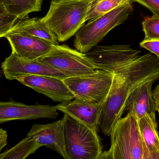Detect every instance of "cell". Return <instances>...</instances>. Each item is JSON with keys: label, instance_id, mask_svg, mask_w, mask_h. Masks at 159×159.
<instances>
[{"label": "cell", "instance_id": "cell-26", "mask_svg": "<svg viewBox=\"0 0 159 159\" xmlns=\"http://www.w3.org/2000/svg\"><path fill=\"white\" fill-rule=\"evenodd\" d=\"M143 159H159V148L153 152H149L144 149Z\"/></svg>", "mask_w": 159, "mask_h": 159}, {"label": "cell", "instance_id": "cell-15", "mask_svg": "<svg viewBox=\"0 0 159 159\" xmlns=\"http://www.w3.org/2000/svg\"><path fill=\"white\" fill-rule=\"evenodd\" d=\"M14 32L27 34L45 40L53 45H59L58 41L55 34L41 18H26L19 20L8 33Z\"/></svg>", "mask_w": 159, "mask_h": 159}, {"label": "cell", "instance_id": "cell-28", "mask_svg": "<svg viewBox=\"0 0 159 159\" xmlns=\"http://www.w3.org/2000/svg\"><path fill=\"white\" fill-rule=\"evenodd\" d=\"M98 159H114L111 149L103 152Z\"/></svg>", "mask_w": 159, "mask_h": 159}, {"label": "cell", "instance_id": "cell-19", "mask_svg": "<svg viewBox=\"0 0 159 159\" xmlns=\"http://www.w3.org/2000/svg\"><path fill=\"white\" fill-rule=\"evenodd\" d=\"M129 114V142L131 152L133 159H143L144 148L139 130L138 119L131 112Z\"/></svg>", "mask_w": 159, "mask_h": 159}, {"label": "cell", "instance_id": "cell-10", "mask_svg": "<svg viewBox=\"0 0 159 159\" xmlns=\"http://www.w3.org/2000/svg\"><path fill=\"white\" fill-rule=\"evenodd\" d=\"M45 146L57 152L64 159H69L64 139V119L48 124H34L27 136Z\"/></svg>", "mask_w": 159, "mask_h": 159}, {"label": "cell", "instance_id": "cell-5", "mask_svg": "<svg viewBox=\"0 0 159 159\" xmlns=\"http://www.w3.org/2000/svg\"><path fill=\"white\" fill-rule=\"evenodd\" d=\"M38 60L68 77L93 74L100 70L86 54L65 44L52 46L50 51Z\"/></svg>", "mask_w": 159, "mask_h": 159}, {"label": "cell", "instance_id": "cell-16", "mask_svg": "<svg viewBox=\"0 0 159 159\" xmlns=\"http://www.w3.org/2000/svg\"><path fill=\"white\" fill-rule=\"evenodd\" d=\"M144 149L153 152L159 148V136L157 120L145 115L138 120Z\"/></svg>", "mask_w": 159, "mask_h": 159}, {"label": "cell", "instance_id": "cell-20", "mask_svg": "<svg viewBox=\"0 0 159 159\" xmlns=\"http://www.w3.org/2000/svg\"><path fill=\"white\" fill-rule=\"evenodd\" d=\"M130 0H91L86 21L108 13Z\"/></svg>", "mask_w": 159, "mask_h": 159}, {"label": "cell", "instance_id": "cell-31", "mask_svg": "<svg viewBox=\"0 0 159 159\" xmlns=\"http://www.w3.org/2000/svg\"><path fill=\"white\" fill-rule=\"evenodd\" d=\"M0 5H2V0H0Z\"/></svg>", "mask_w": 159, "mask_h": 159}, {"label": "cell", "instance_id": "cell-24", "mask_svg": "<svg viewBox=\"0 0 159 159\" xmlns=\"http://www.w3.org/2000/svg\"><path fill=\"white\" fill-rule=\"evenodd\" d=\"M147 7L153 14V16L159 17V0H133Z\"/></svg>", "mask_w": 159, "mask_h": 159}, {"label": "cell", "instance_id": "cell-14", "mask_svg": "<svg viewBox=\"0 0 159 159\" xmlns=\"http://www.w3.org/2000/svg\"><path fill=\"white\" fill-rule=\"evenodd\" d=\"M130 115L120 118L111 133V147L114 159H133L129 142Z\"/></svg>", "mask_w": 159, "mask_h": 159}, {"label": "cell", "instance_id": "cell-23", "mask_svg": "<svg viewBox=\"0 0 159 159\" xmlns=\"http://www.w3.org/2000/svg\"><path fill=\"white\" fill-rule=\"evenodd\" d=\"M141 48H145L157 56L159 59V40H143L140 43Z\"/></svg>", "mask_w": 159, "mask_h": 159}, {"label": "cell", "instance_id": "cell-3", "mask_svg": "<svg viewBox=\"0 0 159 159\" xmlns=\"http://www.w3.org/2000/svg\"><path fill=\"white\" fill-rule=\"evenodd\" d=\"M133 2L130 0L108 13L89 20L75 34V49L87 54L96 47L111 30L127 20L133 12Z\"/></svg>", "mask_w": 159, "mask_h": 159}, {"label": "cell", "instance_id": "cell-25", "mask_svg": "<svg viewBox=\"0 0 159 159\" xmlns=\"http://www.w3.org/2000/svg\"><path fill=\"white\" fill-rule=\"evenodd\" d=\"M8 134L5 130L0 128V153L7 143Z\"/></svg>", "mask_w": 159, "mask_h": 159}, {"label": "cell", "instance_id": "cell-27", "mask_svg": "<svg viewBox=\"0 0 159 159\" xmlns=\"http://www.w3.org/2000/svg\"><path fill=\"white\" fill-rule=\"evenodd\" d=\"M152 94L156 106V111H157L159 116V84L152 91Z\"/></svg>", "mask_w": 159, "mask_h": 159}, {"label": "cell", "instance_id": "cell-6", "mask_svg": "<svg viewBox=\"0 0 159 159\" xmlns=\"http://www.w3.org/2000/svg\"><path fill=\"white\" fill-rule=\"evenodd\" d=\"M113 74L99 70L93 74L62 80L74 99L94 103L103 102L108 95Z\"/></svg>", "mask_w": 159, "mask_h": 159}, {"label": "cell", "instance_id": "cell-8", "mask_svg": "<svg viewBox=\"0 0 159 159\" xmlns=\"http://www.w3.org/2000/svg\"><path fill=\"white\" fill-rule=\"evenodd\" d=\"M58 115L55 106L49 105H28L16 102L12 98L8 102H0V124L15 120L55 119Z\"/></svg>", "mask_w": 159, "mask_h": 159}, {"label": "cell", "instance_id": "cell-11", "mask_svg": "<svg viewBox=\"0 0 159 159\" xmlns=\"http://www.w3.org/2000/svg\"><path fill=\"white\" fill-rule=\"evenodd\" d=\"M103 102L94 103L74 99L61 102L55 107L57 111L62 112L77 122L97 132Z\"/></svg>", "mask_w": 159, "mask_h": 159}, {"label": "cell", "instance_id": "cell-21", "mask_svg": "<svg viewBox=\"0 0 159 159\" xmlns=\"http://www.w3.org/2000/svg\"><path fill=\"white\" fill-rule=\"evenodd\" d=\"M142 25L145 34L143 40H159V17L154 16L146 17Z\"/></svg>", "mask_w": 159, "mask_h": 159}, {"label": "cell", "instance_id": "cell-29", "mask_svg": "<svg viewBox=\"0 0 159 159\" xmlns=\"http://www.w3.org/2000/svg\"><path fill=\"white\" fill-rule=\"evenodd\" d=\"M6 13H7V12L3 6L0 5V14H2Z\"/></svg>", "mask_w": 159, "mask_h": 159}, {"label": "cell", "instance_id": "cell-22", "mask_svg": "<svg viewBox=\"0 0 159 159\" xmlns=\"http://www.w3.org/2000/svg\"><path fill=\"white\" fill-rule=\"evenodd\" d=\"M18 20L16 16L9 13L0 14V38L5 37Z\"/></svg>", "mask_w": 159, "mask_h": 159}, {"label": "cell", "instance_id": "cell-2", "mask_svg": "<svg viewBox=\"0 0 159 159\" xmlns=\"http://www.w3.org/2000/svg\"><path fill=\"white\" fill-rule=\"evenodd\" d=\"M91 0H51L47 14L41 20L64 42L76 34L85 24Z\"/></svg>", "mask_w": 159, "mask_h": 159}, {"label": "cell", "instance_id": "cell-1", "mask_svg": "<svg viewBox=\"0 0 159 159\" xmlns=\"http://www.w3.org/2000/svg\"><path fill=\"white\" fill-rule=\"evenodd\" d=\"M159 79V60L151 54L140 56L113 74L108 95L103 102L98 126L105 135L110 136L113 128L125 112L130 93L145 82Z\"/></svg>", "mask_w": 159, "mask_h": 159}, {"label": "cell", "instance_id": "cell-4", "mask_svg": "<svg viewBox=\"0 0 159 159\" xmlns=\"http://www.w3.org/2000/svg\"><path fill=\"white\" fill-rule=\"evenodd\" d=\"M64 139L69 159H98L102 148L97 132L64 115Z\"/></svg>", "mask_w": 159, "mask_h": 159}, {"label": "cell", "instance_id": "cell-18", "mask_svg": "<svg viewBox=\"0 0 159 159\" xmlns=\"http://www.w3.org/2000/svg\"><path fill=\"white\" fill-rule=\"evenodd\" d=\"M41 147L36 141L27 136L13 147L0 153V159H26Z\"/></svg>", "mask_w": 159, "mask_h": 159}, {"label": "cell", "instance_id": "cell-7", "mask_svg": "<svg viewBox=\"0 0 159 159\" xmlns=\"http://www.w3.org/2000/svg\"><path fill=\"white\" fill-rule=\"evenodd\" d=\"M1 68L8 80H16L17 77L23 75H46L61 80L68 78L59 71L38 60L23 58L12 53L2 63Z\"/></svg>", "mask_w": 159, "mask_h": 159}, {"label": "cell", "instance_id": "cell-17", "mask_svg": "<svg viewBox=\"0 0 159 159\" xmlns=\"http://www.w3.org/2000/svg\"><path fill=\"white\" fill-rule=\"evenodd\" d=\"M7 12L19 20L26 18L30 13L41 10L43 0H2Z\"/></svg>", "mask_w": 159, "mask_h": 159}, {"label": "cell", "instance_id": "cell-30", "mask_svg": "<svg viewBox=\"0 0 159 159\" xmlns=\"http://www.w3.org/2000/svg\"><path fill=\"white\" fill-rule=\"evenodd\" d=\"M3 75V72L2 70H0V79L2 77Z\"/></svg>", "mask_w": 159, "mask_h": 159}, {"label": "cell", "instance_id": "cell-13", "mask_svg": "<svg viewBox=\"0 0 159 159\" xmlns=\"http://www.w3.org/2000/svg\"><path fill=\"white\" fill-rule=\"evenodd\" d=\"M159 79L150 80L134 90L126 102L125 112L133 113L138 120L145 115H148L153 119L157 120L152 88L154 82Z\"/></svg>", "mask_w": 159, "mask_h": 159}, {"label": "cell", "instance_id": "cell-12", "mask_svg": "<svg viewBox=\"0 0 159 159\" xmlns=\"http://www.w3.org/2000/svg\"><path fill=\"white\" fill-rule=\"evenodd\" d=\"M5 37L10 44L12 53L27 59L38 60L48 54L53 45L45 40L23 33H9Z\"/></svg>", "mask_w": 159, "mask_h": 159}, {"label": "cell", "instance_id": "cell-9", "mask_svg": "<svg viewBox=\"0 0 159 159\" xmlns=\"http://www.w3.org/2000/svg\"><path fill=\"white\" fill-rule=\"evenodd\" d=\"M16 80L55 102H62L74 99L62 80L46 75H23Z\"/></svg>", "mask_w": 159, "mask_h": 159}]
</instances>
